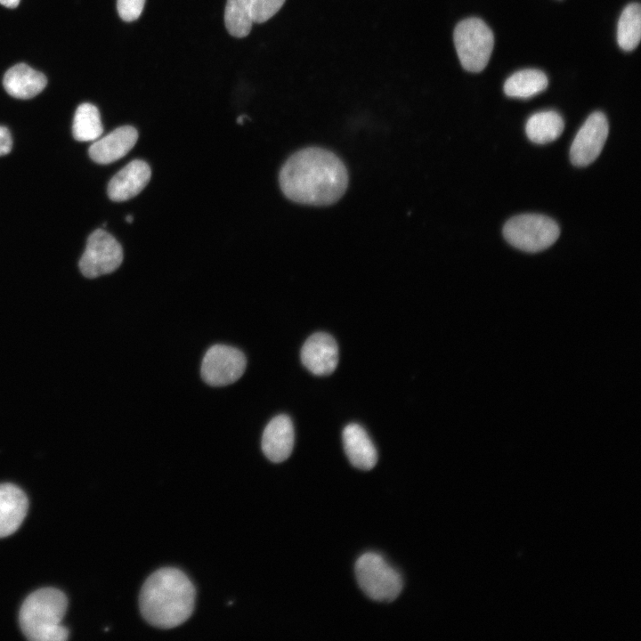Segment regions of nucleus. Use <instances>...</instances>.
I'll return each instance as SVG.
<instances>
[{
    "mask_svg": "<svg viewBox=\"0 0 641 641\" xmlns=\"http://www.w3.org/2000/svg\"><path fill=\"white\" fill-rule=\"evenodd\" d=\"M279 183L290 200L312 206L337 202L348 186L343 161L332 151L309 147L290 156L282 166Z\"/></svg>",
    "mask_w": 641,
    "mask_h": 641,
    "instance_id": "obj_1",
    "label": "nucleus"
},
{
    "mask_svg": "<svg viewBox=\"0 0 641 641\" xmlns=\"http://www.w3.org/2000/svg\"><path fill=\"white\" fill-rule=\"evenodd\" d=\"M196 589L189 577L173 567L154 572L142 587L139 605L142 615L152 626L171 629L191 615Z\"/></svg>",
    "mask_w": 641,
    "mask_h": 641,
    "instance_id": "obj_2",
    "label": "nucleus"
},
{
    "mask_svg": "<svg viewBox=\"0 0 641 641\" xmlns=\"http://www.w3.org/2000/svg\"><path fill=\"white\" fill-rule=\"evenodd\" d=\"M68 605L66 596L54 588H44L31 593L20 611V625L31 641H63L68 629L61 624Z\"/></svg>",
    "mask_w": 641,
    "mask_h": 641,
    "instance_id": "obj_3",
    "label": "nucleus"
},
{
    "mask_svg": "<svg viewBox=\"0 0 641 641\" xmlns=\"http://www.w3.org/2000/svg\"><path fill=\"white\" fill-rule=\"evenodd\" d=\"M453 39L459 61L466 70L480 72L487 66L494 36L483 20L473 17L459 21L454 29Z\"/></svg>",
    "mask_w": 641,
    "mask_h": 641,
    "instance_id": "obj_4",
    "label": "nucleus"
},
{
    "mask_svg": "<svg viewBox=\"0 0 641 641\" xmlns=\"http://www.w3.org/2000/svg\"><path fill=\"white\" fill-rule=\"evenodd\" d=\"M355 575L362 591L375 601L392 602L402 589L400 573L377 553L368 552L358 558Z\"/></svg>",
    "mask_w": 641,
    "mask_h": 641,
    "instance_id": "obj_5",
    "label": "nucleus"
},
{
    "mask_svg": "<svg viewBox=\"0 0 641 641\" xmlns=\"http://www.w3.org/2000/svg\"><path fill=\"white\" fill-rule=\"evenodd\" d=\"M558 224L543 215L523 214L510 218L503 228L507 241L515 247L529 252L542 251L558 239Z\"/></svg>",
    "mask_w": 641,
    "mask_h": 641,
    "instance_id": "obj_6",
    "label": "nucleus"
},
{
    "mask_svg": "<svg viewBox=\"0 0 641 641\" xmlns=\"http://www.w3.org/2000/svg\"><path fill=\"white\" fill-rule=\"evenodd\" d=\"M122 261L123 250L118 241L106 231L97 229L87 239L79 269L85 277L93 279L114 272Z\"/></svg>",
    "mask_w": 641,
    "mask_h": 641,
    "instance_id": "obj_7",
    "label": "nucleus"
},
{
    "mask_svg": "<svg viewBox=\"0 0 641 641\" xmlns=\"http://www.w3.org/2000/svg\"><path fill=\"white\" fill-rule=\"evenodd\" d=\"M247 360L239 349L215 345L205 353L201 364V377L212 386H223L236 382L246 369Z\"/></svg>",
    "mask_w": 641,
    "mask_h": 641,
    "instance_id": "obj_8",
    "label": "nucleus"
},
{
    "mask_svg": "<svg viewBox=\"0 0 641 641\" xmlns=\"http://www.w3.org/2000/svg\"><path fill=\"white\" fill-rule=\"evenodd\" d=\"M609 134L605 115L593 112L576 134L570 148V158L576 166H587L600 155Z\"/></svg>",
    "mask_w": 641,
    "mask_h": 641,
    "instance_id": "obj_9",
    "label": "nucleus"
},
{
    "mask_svg": "<svg viewBox=\"0 0 641 641\" xmlns=\"http://www.w3.org/2000/svg\"><path fill=\"white\" fill-rule=\"evenodd\" d=\"M301 361L312 374H331L338 363V346L332 336L317 332L310 336L301 350Z\"/></svg>",
    "mask_w": 641,
    "mask_h": 641,
    "instance_id": "obj_10",
    "label": "nucleus"
},
{
    "mask_svg": "<svg viewBox=\"0 0 641 641\" xmlns=\"http://www.w3.org/2000/svg\"><path fill=\"white\" fill-rule=\"evenodd\" d=\"M149 165L134 159L118 171L109 182L108 196L117 202L128 200L138 195L150 180Z\"/></svg>",
    "mask_w": 641,
    "mask_h": 641,
    "instance_id": "obj_11",
    "label": "nucleus"
},
{
    "mask_svg": "<svg viewBox=\"0 0 641 641\" xmlns=\"http://www.w3.org/2000/svg\"><path fill=\"white\" fill-rule=\"evenodd\" d=\"M137 130L131 126L116 128L95 140L89 148L90 158L98 164H110L126 156L135 145Z\"/></svg>",
    "mask_w": 641,
    "mask_h": 641,
    "instance_id": "obj_12",
    "label": "nucleus"
},
{
    "mask_svg": "<svg viewBox=\"0 0 641 641\" xmlns=\"http://www.w3.org/2000/svg\"><path fill=\"white\" fill-rule=\"evenodd\" d=\"M294 446V427L290 418L281 414L274 417L265 426L262 436V450L274 463L286 460Z\"/></svg>",
    "mask_w": 641,
    "mask_h": 641,
    "instance_id": "obj_13",
    "label": "nucleus"
},
{
    "mask_svg": "<svg viewBox=\"0 0 641 641\" xmlns=\"http://www.w3.org/2000/svg\"><path fill=\"white\" fill-rule=\"evenodd\" d=\"M28 507V498L21 489L12 483L0 484V538L17 531Z\"/></svg>",
    "mask_w": 641,
    "mask_h": 641,
    "instance_id": "obj_14",
    "label": "nucleus"
},
{
    "mask_svg": "<svg viewBox=\"0 0 641 641\" xmlns=\"http://www.w3.org/2000/svg\"><path fill=\"white\" fill-rule=\"evenodd\" d=\"M343 443L345 454L353 467L370 470L376 466V447L361 426L356 423L347 425L343 431Z\"/></svg>",
    "mask_w": 641,
    "mask_h": 641,
    "instance_id": "obj_15",
    "label": "nucleus"
},
{
    "mask_svg": "<svg viewBox=\"0 0 641 641\" xmlns=\"http://www.w3.org/2000/svg\"><path fill=\"white\" fill-rule=\"evenodd\" d=\"M47 84L46 77L25 63H18L4 74L3 85L11 96L30 99L41 93Z\"/></svg>",
    "mask_w": 641,
    "mask_h": 641,
    "instance_id": "obj_16",
    "label": "nucleus"
},
{
    "mask_svg": "<svg viewBox=\"0 0 641 641\" xmlns=\"http://www.w3.org/2000/svg\"><path fill=\"white\" fill-rule=\"evenodd\" d=\"M564 128L563 118L554 110L537 112L528 118L525 125L527 137L537 144L554 142L561 135Z\"/></svg>",
    "mask_w": 641,
    "mask_h": 641,
    "instance_id": "obj_17",
    "label": "nucleus"
},
{
    "mask_svg": "<svg viewBox=\"0 0 641 641\" xmlns=\"http://www.w3.org/2000/svg\"><path fill=\"white\" fill-rule=\"evenodd\" d=\"M546 74L539 69H526L512 74L504 84V92L509 97L531 98L548 87Z\"/></svg>",
    "mask_w": 641,
    "mask_h": 641,
    "instance_id": "obj_18",
    "label": "nucleus"
},
{
    "mask_svg": "<svg viewBox=\"0 0 641 641\" xmlns=\"http://www.w3.org/2000/svg\"><path fill=\"white\" fill-rule=\"evenodd\" d=\"M74 138L78 142H94L103 133L98 109L92 103L80 104L75 112L72 125Z\"/></svg>",
    "mask_w": 641,
    "mask_h": 641,
    "instance_id": "obj_19",
    "label": "nucleus"
},
{
    "mask_svg": "<svg viewBox=\"0 0 641 641\" xmlns=\"http://www.w3.org/2000/svg\"><path fill=\"white\" fill-rule=\"evenodd\" d=\"M641 37V7L638 3L628 4L622 11L617 26V42L624 51H632Z\"/></svg>",
    "mask_w": 641,
    "mask_h": 641,
    "instance_id": "obj_20",
    "label": "nucleus"
},
{
    "mask_svg": "<svg viewBox=\"0 0 641 641\" xmlns=\"http://www.w3.org/2000/svg\"><path fill=\"white\" fill-rule=\"evenodd\" d=\"M254 0H227L224 23L227 31L235 37H244L251 30Z\"/></svg>",
    "mask_w": 641,
    "mask_h": 641,
    "instance_id": "obj_21",
    "label": "nucleus"
},
{
    "mask_svg": "<svg viewBox=\"0 0 641 641\" xmlns=\"http://www.w3.org/2000/svg\"><path fill=\"white\" fill-rule=\"evenodd\" d=\"M286 0H254L253 1V20L256 23H263L271 19L282 7Z\"/></svg>",
    "mask_w": 641,
    "mask_h": 641,
    "instance_id": "obj_22",
    "label": "nucleus"
},
{
    "mask_svg": "<svg viewBox=\"0 0 641 641\" xmlns=\"http://www.w3.org/2000/svg\"><path fill=\"white\" fill-rule=\"evenodd\" d=\"M145 0H117L119 17L125 21L137 20L142 12Z\"/></svg>",
    "mask_w": 641,
    "mask_h": 641,
    "instance_id": "obj_23",
    "label": "nucleus"
},
{
    "mask_svg": "<svg viewBox=\"0 0 641 641\" xmlns=\"http://www.w3.org/2000/svg\"><path fill=\"white\" fill-rule=\"evenodd\" d=\"M12 147V140L9 130L0 126V157L8 154Z\"/></svg>",
    "mask_w": 641,
    "mask_h": 641,
    "instance_id": "obj_24",
    "label": "nucleus"
},
{
    "mask_svg": "<svg viewBox=\"0 0 641 641\" xmlns=\"http://www.w3.org/2000/svg\"><path fill=\"white\" fill-rule=\"evenodd\" d=\"M20 0H0V4L8 8H15Z\"/></svg>",
    "mask_w": 641,
    "mask_h": 641,
    "instance_id": "obj_25",
    "label": "nucleus"
},
{
    "mask_svg": "<svg viewBox=\"0 0 641 641\" xmlns=\"http://www.w3.org/2000/svg\"><path fill=\"white\" fill-rule=\"evenodd\" d=\"M245 118H247L246 115H241V116H239V117L237 118V123H238V124H240V125L243 124Z\"/></svg>",
    "mask_w": 641,
    "mask_h": 641,
    "instance_id": "obj_26",
    "label": "nucleus"
},
{
    "mask_svg": "<svg viewBox=\"0 0 641 641\" xmlns=\"http://www.w3.org/2000/svg\"><path fill=\"white\" fill-rule=\"evenodd\" d=\"M133 220H134L133 215H126V221L128 223H131L133 222Z\"/></svg>",
    "mask_w": 641,
    "mask_h": 641,
    "instance_id": "obj_27",
    "label": "nucleus"
}]
</instances>
